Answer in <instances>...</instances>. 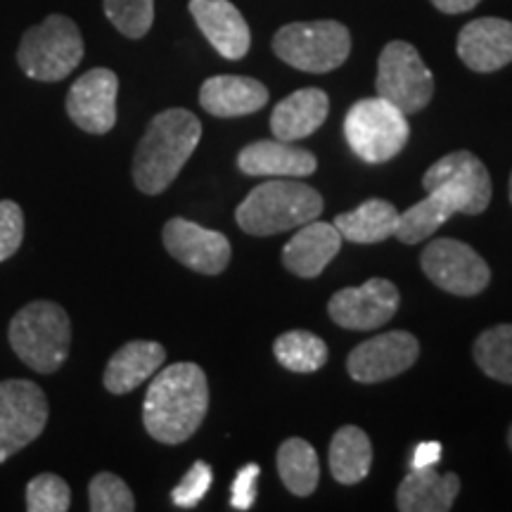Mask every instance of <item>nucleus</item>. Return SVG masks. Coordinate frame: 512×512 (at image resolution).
I'll use <instances>...</instances> for the list:
<instances>
[{"mask_svg": "<svg viewBox=\"0 0 512 512\" xmlns=\"http://www.w3.org/2000/svg\"><path fill=\"white\" fill-rule=\"evenodd\" d=\"M458 57L467 69L491 74L512 62V22L498 17L472 19L458 34Z\"/></svg>", "mask_w": 512, "mask_h": 512, "instance_id": "dca6fc26", "label": "nucleus"}, {"mask_svg": "<svg viewBox=\"0 0 512 512\" xmlns=\"http://www.w3.org/2000/svg\"><path fill=\"white\" fill-rule=\"evenodd\" d=\"M510 202H512V176H510Z\"/></svg>", "mask_w": 512, "mask_h": 512, "instance_id": "58836bf2", "label": "nucleus"}, {"mask_svg": "<svg viewBox=\"0 0 512 512\" xmlns=\"http://www.w3.org/2000/svg\"><path fill=\"white\" fill-rule=\"evenodd\" d=\"M420 266L434 285L458 297H475L491 280L482 256L465 242L451 238L430 242L420 256Z\"/></svg>", "mask_w": 512, "mask_h": 512, "instance_id": "9d476101", "label": "nucleus"}, {"mask_svg": "<svg viewBox=\"0 0 512 512\" xmlns=\"http://www.w3.org/2000/svg\"><path fill=\"white\" fill-rule=\"evenodd\" d=\"M273 53L299 72L328 74L347 62L351 34L335 19L292 22L273 36Z\"/></svg>", "mask_w": 512, "mask_h": 512, "instance_id": "423d86ee", "label": "nucleus"}, {"mask_svg": "<svg viewBox=\"0 0 512 512\" xmlns=\"http://www.w3.org/2000/svg\"><path fill=\"white\" fill-rule=\"evenodd\" d=\"M278 472L294 496H311L320 479L316 448L297 437L283 441L278 448Z\"/></svg>", "mask_w": 512, "mask_h": 512, "instance_id": "bb28decb", "label": "nucleus"}, {"mask_svg": "<svg viewBox=\"0 0 512 512\" xmlns=\"http://www.w3.org/2000/svg\"><path fill=\"white\" fill-rule=\"evenodd\" d=\"M456 214H460V202L451 190H430L425 200L413 204L411 209L399 214L394 238L406 242V245H418V242L437 233V230Z\"/></svg>", "mask_w": 512, "mask_h": 512, "instance_id": "b1692460", "label": "nucleus"}, {"mask_svg": "<svg viewBox=\"0 0 512 512\" xmlns=\"http://www.w3.org/2000/svg\"><path fill=\"white\" fill-rule=\"evenodd\" d=\"M373 465V446L361 427H339L330 441V472L339 484H358Z\"/></svg>", "mask_w": 512, "mask_h": 512, "instance_id": "a878e982", "label": "nucleus"}, {"mask_svg": "<svg viewBox=\"0 0 512 512\" xmlns=\"http://www.w3.org/2000/svg\"><path fill=\"white\" fill-rule=\"evenodd\" d=\"M190 15L216 53L226 60H242L252 46V34L230 0H190Z\"/></svg>", "mask_w": 512, "mask_h": 512, "instance_id": "f3484780", "label": "nucleus"}, {"mask_svg": "<svg viewBox=\"0 0 512 512\" xmlns=\"http://www.w3.org/2000/svg\"><path fill=\"white\" fill-rule=\"evenodd\" d=\"M83 60V38L74 19L50 15L27 29L17 48L22 72L34 81L55 83L67 79Z\"/></svg>", "mask_w": 512, "mask_h": 512, "instance_id": "39448f33", "label": "nucleus"}, {"mask_svg": "<svg viewBox=\"0 0 512 512\" xmlns=\"http://www.w3.org/2000/svg\"><path fill=\"white\" fill-rule=\"evenodd\" d=\"M441 460V444L439 441H427V444L415 446L411 456V467H430Z\"/></svg>", "mask_w": 512, "mask_h": 512, "instance_id": "c9c22d12", "label": "nucleus"}, {"mask_svg": "<svg viewBox=\"0 0 512 512\" xmlns=\"http://www.w3.org/2000/svg\"><path fill=\"white\" fill-rule=\"evenodd\" d=\"M238 166L247 176H273V178H306L318 169L313 152L294 147L285 140H256L242 147Z\"/></svg>", "mask_w": 512, "mask_h": 512, "instance_id": "6ab92c4d", "label": "nucleus"}, {"mask_svg": "<svg viewBox=\"0 0 512 512\" xmlns=\"http://www.w3.org/2000/svg\"><path fill=\"white\" fill-rule=\"evenodd\" d=\"M375 88L380 98L392 102L408 117L430 105L434 76L411 43L392 41L377 60Z\"/></svg>", "mask_w": 512, "mask_h": 512, "instance_id": "6e6552de", "label": "nucleus"}, {"mask_svg": "<svg viewBox=\"0 0 512 512\" xmlns=\"http://www.w3.org/2000/svg\"><path fill=\"white\" fill-rule=\"evenodd\" d=\"M261 470L256 463H249L235 475L233 489H230V505L235 510H249L254 508L256 501V479H259Z\"/></svg>", "mask_w": 512, "mask_h": 512, "instance_id": "f704fd0d", "label": "nucleus"}, {"mask_svg": "<svg viewBox=\"0 0 512 512\" xmlns=\"http://www.w3.org/2000/svg\"><path fill=\"white\" fill-rule=\"evenodd\" d=\"M472 354L484 375L503 384H512V325H496L482 332Z\"/></svg>", "mask_w": 512, "mask_h": 512, "instance_id": "c85d7f7f", "label": "nucleus"}, {"mask_svg": "<svg viewBox=\"0 0 512 512\" xmlns=\"http://www.w3.org/2000/svg\"><path fill=\"white\" fill-rule=\"evenodd\" d=\"M418 356V339L411 332L392 330L358 344L347 358V370L356 382L375 384L406 373L418 361Z\"/></svg>", "mask_w": 512, "mask_h": 512, "instance_id": "ddd939ff", "label": "nucleus"}, {"mask_svg": "<svg viewBox=\"0 0 512 512\" xmlns=\"http://www.w3.org/2000/svg\"><path fill=\"white\" fill-rule=\"evenodd\" d=\"M166 361V349L159 342H145V339H136L128 342L124 347L114 351V356L107 363L105 375V389L112 394H128L138 389L145 380H150Z\"/></svg>", "mask_w": 512, "mask_h": 512, "instance_id": "5701e85b", "label": "nucleus"}, {"mask_svg": "<svg viewBox=\"0 0 512 512\" xmlns=\"http://www.w3.org/2000/svg\"><path fill=\"white\" fill-rule=\"evenodd\" d=\"M273 354L278 363L292 373H316L328 363V344L306 330L283 332L273 342Z\"/></svg>", "mask_w": 512, "mask_h": 512, "instance_id": "cd10ccee", "label": "nucleus"}, {"mask_svg": "<svg viewBox=\"0 0 512 512\" xmlns=\"http://www.w3.org/2000/svg\"><path fill=\"white\" fill-rule=\"evenodd\" d=\"M266 102L268 88L252 76H211L200 88L202 110L219 119L247 117V114L264 110Z\"/></svg>", "mask_w": 512, "mask_h": 512, "instance_id": "a211bd4d", "label": "nucleus"}, {"mask_svg": "<svg viewBox=\"0 0 512 512\" xmlns=\"http://www.w3.org/2000/svg\"><path fill=\"white\" fill-rule=\"evenodd\" d=\"M202 124L183 107L159 112L133 155V181L145 195H162L197 150Z\"/></svg>", "mask_w": 512, "mask_h": 512, "instance_id": "f03ea898", "label": "nucleus"}, {"mask_svg": "<svg viewBox=\"0 0 512 512\" xmlns=\"http://www.w3.org/2000/svg\"><path fill=\"white\" fill-rule=\"evenodd\" d=\"M162 238L166 252L195 273L219 275L230 264V242L219 230L176 216L164 226Z\"/></svg>", "mask_w": 512, "mask_h": 512, "instance_id": "2eb2a0df", "label": "nucleus"}, {"mask_svg": "<svg viewBox=\"0 0 512 512\" xmlns=\"http://www.w3.org/2000/svg\"><path fill=\"white\" fill-rule=\"evenodd\" d=\"M508 446H510V451H512V427H510V432H508Z\"/></svg>", "mask_w": 512, "mask_h": 512, "instance_id": "4c0bfd02", "label": "nucleus"}, {"mask_svg": "<svg viewBox=\"0 0 512 512\" xmlns=\"http://www.w3.org/2000/svg\"><path fill=\"white\" fill-rule=\"evenodd\" d=\"M330 112L328 93L320 88H302V91L287 95L275 105L271 114V131L278 140L297 143L309 138L325 124Z\"/></svg>", "mask_w": 512, "mask_h": 512, "instance_id": "412c9836", "label": "nucleus"}, {"mask_svg": "<svg viewBox=\"0 0 512 512\" xmlns=\"http://www.w3.org/2000/svg\"><path fill=\"white\" fill-rule=\"evenodd\" d=\"M323 214V197L302 181H266L249 192L235 211V221L254 238L302 228Z\"/></svg>", "mask_w": 512, "mask_h": 512, "instance_id": "7ed1b4c3", "label": "nucleus"}, {"mask_svg": "<svg viewBox=\"0 0 512 512\" xmlns=\"http://www.w3.org/2000/svg\"><path fill=\"white\" fill-rule=\"evenodd\" d=\"M396 223H399V211L387 200H366L361 207L347 214H339L335 219V228L342 240L358 242V245H375L394 238Z\"/></svg>", "mask_w": 512, "mask_h": 512, "instance_id": "393cba45", "label": "nucleus"}, {"mask_svg": "<svg viewBox=\"0 0 512 512\" xmlns=\"http://www.w3.org/2000/svg\"><path fill=\"white\" fill-rule=\"evenodd\" d=\"M401 294L392 280L370 278L361 287H347L332 294L328 313L339 328L366 332L384 328L399 309Z\"/></svg>", "mask_w": 512, "mask_h": 512, "instance_id": "f8f14e48", "label": "nucleus"}, {"mask_svg": "<svg viewBox=\"0 0 512 512\" xmlns=\"http://www.w3.org/2000/svg\"><path fill=\"white\" fill-rule=\"evenodd\" d=\"M422 188L427 192L437 188L451 190L460 202V214L467 216L482 214L494 195V185L484 162L467 150L451 152L434 162L422 176Z\"/></svg>", "mask_w": 512, "mask_h": 512, "instance_id": "9b49d317", "label": "nucleus"}, {"mask_svg": "<svg viewBox=\"0 0 512 512\" xmlns=\"http://www.w3.org/2000/svg\"><path fill=\"white\" fill-rule=\"evenodd\" d=\"M211 479H214L211 467L207 463H202V460H197V463L185 472V477L178 482L176 489L171 491V501H174L178 508H195V505L207 496Z\"/></svg>", "mask_w": 512, "mask_h": 512, "instance_id": "473e14b6", "label": "nucleus"}, {"mask_svg": "<svg viewBox=\"0 0 512 512\" xmlns=\"http://www.w3.org/2000/svg\"><path fill=\"white\" fill-rule=\"evenodd\" d=\"M102 10L114 29L126 38H143L155 22V0H102Z\"/></svg>", "mask_w": 512, "mask_h": 512, "instance_id": "c756f323", "label": "nucleus"}, {"mask_svg": "<svg viewBox=\"0 0 512 512\" xmlns=\"http://www.w3.org/2000/svg\"><path fill=\"white\" fill-rule=\"evenodd\" d=\"M46 422L48 399L36 382H0V463L41 437Z\"/></svg>", "mask_w": 512, "mask_h": 512, "instance_id": "1a4fd4ad", "label": "nucleus"}, {"mask_svg": "<svg viewBox=\"0 0 512 512\" xmlns=\"http://www.w3.org/2000/svg\"><path fill=\"white\" fill-rule=\"evenodd\" d=\"M119 76L112 69L95 67L74 81L67 95V114L81 131L105 136L117 124Z\"/></svg>", "mask_w": 512, "mask_h": 512, "instance_id": "4468645a", "label": "nucleus"}, {"mask_svg": "<svg viewBox=\"0 0 512 512\" xmlns=\"http://www.w3.org/2000/svg\"><path fill=\"white\" fill-rule=\"evenodd\" d=\"M344 136L351 152L368 164H382L394 159L406 147L411 126L406 114L389 100L366 98L351 105L344 117Z\"/></svg>", "mask_w": 512, "mask_h": 512, "instance_id": "0eeeda50", "label": "nucleus"}, {"mask_svg": "<svg viewBox=\"0 0 512 512\" xmlns=\"http://www.w3.org/2000/svg\"><path fill=\"white\" fill-rule=\"evenodd\" d=\"M207 408L209 382L197 363L159 368L145 394V430L159 444H183L200 430Z\"/></svg>", "mask_w": 512, "mask_h": 512, "instance_id": "f257e3e1", "label": "nucleus"}, {"mask_svg": "<svg viewBox=\"0 0 512 512\" xmlns=\"http://www.w3.org/2000/svg\"><path fill=\"white\" fill-rule=\"evenodd\" d=\"M460 494V479L453 472L439 475L430 467H411L396 491V508L401 512H446Z\"/></svg>", "mask_w": 512, "mask_h": 512, "instance_id": "4be33fe9", "label": "nucleus"}, {"mask_svg": "<svg viewBox=\"0 0 512 512\" xmlns=\"http://www.w3.org/2000/svg\"><path fill=\"white\" fill-rule=\"evenodd\" d=\"M72 505V489L62 477L46 472L27 484L29 512H64Z\"/></svg>", "mask_w": 512, "mask_h": 512, "instance_id": "2f4dec72", "label": "nucleus"}, {"mask_svg": "<svg viewBox=\"0 0 512 512\" xmlns=\"http://www.w3.org/2000/svg\"><path fill=\"white\" fill-rule=\"evenodd\" d=\"M24 211L17 202L0 200V261H8L22 247Z\"/></svg>", "mask_w": 512, "mask_h": 512, "instance_id": "72a5a7b5", "label": "nucleus"}, {"mask_svg": "<svg viewBox=\"0 0 512 512\" xmlns=\"http://www.w3.org/2000/svg\"><path fill=\"white\" fill-rule=\"evenodd\" d=\"M88 501L93 512H133L136 498L124 479L112 472H100L88 484Z\"/></svg>", "mask_w": 512, "mask_h": 512, "instance_id": "7c9ffc66", "label": "nucleus"}, {"mask_svg": "<svg viewBox=\"0 0 512 512\" xmlns=\"http://www.w3.org/2000/svg\"><path fill=\"white\" fill-rule=\"evenodd\" d=\"M8 337L19 361L36 373L50 375L67 361L72 347V320L60 304L38 299L12 318Z\"/></svg>", "mask_w": 512, "mask_h": 512, "instance_id": "20e7f679", "label": "nucleus"}, {"mask_svg": "<svg viewBox=\"0 0 512 512\" xmlns=\"http://www.w3.org/2000/svg\"><path fill=\"white\" fill-rule=\"evenodd\" d=\"M434 8L446 12V15H460V12H470L477 8L482 0H430Z\"/></svg>", "mask_w": 512, "mask_h": 512, "instance_id": "e433bc0d", "label": "nucleus"}, {"mask_svg": "<svg viewBox=\"0 0 512 512\" xmlns=\"http://www.w3.org/2000/svg\"><path fill=\"white\" fill-rule=\"evenodd\" d=\"M342 235L335 223L309 221L283 249V264L299 278H318L339 254Z\"/></svg>", "mask_w": 512, "mask_h": 512, "instance_id": "aec40b11", "label": "nucleus"}]
</instances>
